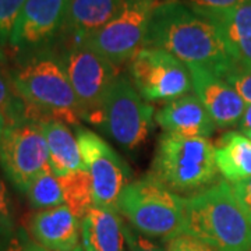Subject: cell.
I'll return each instance as SVG.
<instances>
[{"instance_id":"cell-34","label":"cell","mask_w":251,"mask_h":251,"mask_svg":"<svg viewBox=\"0 0 251 251\" xmlns=\"http://www.w3.org/2000/svg\"><path fill=\"white\" fill-rule=\"evenodd\" d=\"M81 240H82V247H84V251H98L95 247H94V244L90 242V239H87V237L81 236Z\"/></svg>"},{"instance_id":"cell-6","label":"cell","mask_w":251,"mask_h":251,"mask_svg":"<svg viewBox=\"0 0 251 251\" xmlns=\"http://www.w3.org/2000/svg\"><path fill=\"white\" fill-rule=\"evenodd\" d=\"M155 109L135 90L128 75L119 74L91 120L127 151H134L147 141L153 128Z\"/></svg>"},{"instance_id":"cell-17","label":"cell","mask_w":251,"mask_h":251,"mask_svg":"<svg viewBox=\"0 0 251 251\" xmlns=\"http://www.w3.org/2000/svg\"><path fill=\"white\" fill-rule=\"evenodd\" d=\"M125 0H70L62 39L82 41L105 27Z\"/></svg>"},{"instance_id":"cell-32","label":"cell","mask_w":251,"mask_h":251,"mask_svg":"<svg viewBox=\"0 0 251 251\" xmlns=\"http://www.w3.org/2000/svg\"><path fill=\"white\" fill-rule=\"evenodd\" d=\"M0 251H21V242L18 232L11 234L7 239L0 240Z\"/></svg>"},{"instance_id":"cell-5","label":"cell","mask_w":251,"mask_h":251,"mask_svg":"<svg viewBox=\"0 0 251 251\" xmlns=\"http://www.w3.org/2000/svg\"><path fill=\"white\" fill-rule=\"evenodd\" d=\"M117 209L135 230L151 239H172L184 233V198L152 173L131 180L117 201Z\"/></svg>"},{"instance_id":"cell-28","label":"cell","mask_w":251,"mask_h":251,"mask_svg":"<svg viewBox=\"0 0 251 251\" xmlns=\"http://www.w3.org/2000/svg\"><path fill=\"white\" fill-rule=\"evenodd\" d=\"M230 187L237 200V204L240 205L244 215L247 216L251 224V177L230 183Z\"/></svg>"},{"instance_id":"cell-18","label":"cell","mask_w":251,"mask_h":251,"mask_svg":"<svg viewBox=\"0 0 251 251\" xmlns=\"http://www.w3.org/2000/svg\"><path fill=\"white\" fill-rule=\"evenodd\" d=\"M41 125L49 151V165L54 175L60 177L85 169L77 137L69 126L57 119H45Z\"/></svg>"},{"instance_id":"cell-4","label":"cell","mask_w":251,"mask_h":251,"mask_svg":"<svg viewBox=\"0 0 251 251\" xmlns=\"http://www.w3.org/2000/svg\"><path fill=\"white\" fill-rule=\"evenodd\" d=\"M215 147L208 138L163 133L153 153L152 173L176 194H197L216 183Z\"/></svg>"},{"instance_id":"cell-1","label":"cell","mask_w":251,"mask_h":251,"mask_svg":"<svg viewBox=\"0 0 251 251\" xmlns=\"http://www.w3.org/2000/svg\"><path fill=\"white\" fill-rule=\"evenodd\" d=\"M144 48L162 49L188 69H204L219 77L236 64L219 29L177 0L162 1L155 9Z\"/></svg>"},{"instance_id":"cell-23","label":"cell","mask_w":251,"mask_h":251,"mask_svg":"<svg viewBox=\"0 0 251 251\" xmlns=\"http://www.w3.org/2000/svg\"><path fill=\"white\" fill-rule=\"evenodd\" d=\"M0 115L7 119L9 123L21 119H36L32 109L18 95L11 78V69L4 64V59H0Z\"/></svg>"},{"instance_id":"cell-26","label":"cell","mask_w":251,"mask_h":251,"mask_svg":"<svg viewBox=\"0 0 251 251\" xmlns=\"http://www.w3.org/2000/svg\"><path fill=\"white\" fill-rule=\"evenodd\" d=\"M14 234V215L11 209L9 190L3 180L0 179V240Z\"/></svg>"},{"instance_id":"cell-36","label":"cell","mask_w":251,"mask_h":251,"mask_svg":"<svg viewBox=\"0 0 251 251\" xmlns=\"http://www.w3.org/2000/svg\"><path fill=\"white\" fill-rule=\"evenodd\" d=\"M243 134L247 135V137H249V138H250V140H251V130H247V131H243Z\"/></svg>"},{"instance_id":"cell-14","label":"cell","mask_w":251,"mask_h":251,"mask_svg":"<svg viewBox=\"0 0 251 251\" xmlns=\"http://www.w3.org/2000/svg\"><path fill=\"white\" fill-rule=\"evenodd\" d=\"M155 123L163 133L181 137L209 138L216 130L212 117L196 94H186L166 102L155 112Z\"/></svg>"},{"instance_id":"cell-8","label":"cell","mask_w":251,"mask_h":251,"mask_svg":"<svg viewBox=\"0 0 251 251\" xmlns=\"http://www.w3.org/2000/svg\"><path fill=\"white\" fill-rule=\"evenodd\" d=\"M161 3L159 0H125L122 9L105 27L81 42L117 67L130 63L145 46L153 11Z\"/></svg>"},{"instance_id":"cell-12","label":"cell","mask_w":251,"mask_h":251,"mask_svg":"<svg viewBox=\"0 0 251 251\" xmlns=\"http://www.w3.org/2000/svg\"><path fill=\"white\" fill-rule=\"evenodd\" d=\"M70 0H27L14 24L9 48L17 57L52 48L62 36Z\"/></svg>"},{"instance_id":"cell-31","label":"cell","mask_w":251,"mask_h":251,"mask_svg":"<svg viewBox=\"0 0 251 251\" xmlns=\"http://www.w3.org/2000/svg\"><path fill=\"white\" fill-rule=\"evenodd\" d=\"M20 236V242H21V251H49L45 247H42L41 244H38L35 240H32L27 232H24L23 229L17 230Z\"/></svg>"},{"instance_id":"cell-20","label":"cell","mask_w":251,"mask_h":251,"mask_svg":"<svg viewBox=\"0 0 251 251\" xmlns=\"http://www.w3.org/2000/svg\"><path fill=\"white\" fill-rule=\"evenodd\" d=\"M215 161L219 173L229 183L251 177V140L240 131H227L218 138Z\"/></svg>"},{"instance_id":"cell-10","label":"cell","mask_w":251,"mask_h":251,"mask_svg":"<svg viewBox=\"0 0 251 251\" xmlns=\"http://www.w3.org/2000/svg\"><path fill=\"white\" fill-rule=\"evenodd\" d=\"M128 77L148 103L169 102L193 90L187 66L171 53L155 48H143L130 60Z\"/></svg>"},{"instance_id":"cell-3","label":"cell","mask_w":251,"mask_h":251,"mask_svg":"<svg viewBox=\"0 0 251 251\" xmlns=\"http://www.w3.org/2000/svg\"><path fill=\"white\" fill-rule=\"evenodd\" d=\"M214 251H251V224L234 197L230 183L184 198V233Z\"/></svg>"},{"instance_id":"cell-2","label":"cell","mask_w":251,"mask_h":251,"mask_svg":"<svg viewBox=\"0 0 251 251\" xmlns=\"http://www.w3.org/2000/svg\"><path fill=\"white\" fill-rule=\"evenodd\" d=\"M11 78L18 95L39 120L57 119L81 126V108L56 48L17 57Z\"/></svg>"},{"instance_id":"cell-30","label":"cell","mask_w":251,"mask_h":251,"mask_svg":"<svg viewBox=\"0 0 251 251\" xmlns=\"http://www.w3.org/2000/svg\"><path fill=\"white\" fill-rule=\"evenodd\" d=\"M190 6L200 7V9L206 10H219V9H229L240 4L246 0H187Z\"/></svg>"},{"instance_id":"cell-27","label":"cell","mask_w":251,"mask_h":251,"mask_svg":"<svg viewBox=\"0 0 251 251\" xmlns=\"http://www.w3.org/2000/svg\"><path fill=\"white\" fill-rule=\"evenodd\" d=\"M123 230H125L127 251H165L161 244H158L151 237L140 233L131 225H123Z\"/></svg>"},{"instance_id":"cell-25","label":"cell","mask_w":251,"mask_h":251,"mask_svg":"<svg viewBox=\"0 0 251 251\" xmlns=\"http://www.w3.org/2000/svg\"><path fill=\"white\" fill-rule=\"evenodd\" d=\"M234 90L239 92L247 103H251V69L243 67L240 64H234L233 67L222 77Z\"/></svg>"},{"instance_id":"cell-7","label":"cell","mask_w":251,"mask_h":251,"mask_svg":"<svg viewBox=\"0 0 251 251\" xmlns=\"http://www.w3.org/2000/svg\"><path fill=\"white\" fill-rule=\"evenodd\" d=\"M81 108V119L91 123L120 74L117 66L81 41L62 39L56 49Z\"/></svg>"},{"instance_id":"cell-15","label":"cell","mask_w":251,"mask_h":251,"mask_svg":"<svg viewBox=\"0 0 251 251\" xmlns=\"http://www.w3.org/2000/svg\"><path fill=\"white\" fill-rule=\"evenodd\" d=\"M81 224L69 206L62 205L34 214L28 230L32 240L49 251H74L80 246Z\"/></svg>"},{"instance_id":"cell-19","label":"cell","mask_w":251,"mask_h":251,"mask_svg":"<svg viewBox=\"0 0 251 251\" xmlns=\"http://www.w3.org/2000/svg\"><path fill=\"white\" fill-rule=\"evenodd\" d=\"M125 222L116 206H92L81 224V236L98 251H127Z\"/></svg>"},{"instance_id":"cell-11","label":"cell","mask_w":251,"mask_h":251,"mask_svg":"<svg viewBox=\"0 0 251 251\" xmlns=\"http://www.w3.org/2000/svg\"><path fill=\"white\" fill-rule=\"evenodd\" d=\"M74 134L78 141L84 168L92 183L94 206L117 208L119 197L131 177L128 165L94 131L77 126Z\"/></svg>"},{"instance_id":"cell-13","label":"cell","mask_w":251,"mask_h":251,"mask_svg":"<svg viewBox=\"0 0 251 251\" xmlns=\"http://www.w3.org/2000/svg\"><path fill=\"white\" fill-rule=\"evenodd\" d=\"M196 92L206 112L212 117L216 128L239 126L247 108V102L222 77L204 69H188Z\"/></svg>"},{"instance_id":"cell-21","label":"cell","mask_w":251,"mask_h":251,"mask_svg":"<svg viewBox=\"0 0 251 251\" xmlns=\"http://www.w3.org/2000/svg\"><path fill=\"white\" fill-rule=\"evenodd\" d=\"M64 201L66 205L73 211V214L82 221L94 206V193H92V183L88 172L82 171L73 172L66 176H60Z\"/></svg>"},{"instance_id":"cell-37","label":"cell","mask_w":251,"mask_h":251,"mask_svg":"<svg viewBox=\"0 0 251 251\" xmlns=\"http://www.w3.org/2000/svg\"><path fill=\"white\" fill-rule=\"evenodd\" d=\"M74 251H84V247H82V244H81V246H78V247H77V249H75Z\"/></svg>"},{"instance_id":"cell-16","label":"cell","mask_w":251,"mask_h":251,"mask_svg":"<svg viewBox=\"0 0 251 251\" xmlns=\"http://www.w3.org/2000/svg\"><path fill=\"white\" fill-rule=\"evenodd\" d=\"M191 7L219 29L234 62L251 69V0H246L229 9Z\"/></svg>"},{"instance_id":"cell-33","label":"cell","mask_w":251,"mask_h":251,"mask_svg":"<svg viewBox=\"0 0 251 251\" xmlns=\"http://www.w3.org/2000/svg\"><path fill=\"white\" fill-rule=\"evenodd\" d=\"M239 128L243 131H247V130H251V103L247 105L246 108V112L242 117V122L239 123Z\"/></svg>"},{"instance_id":"cell-24","label":"cell","mask_w":251,"mask_h":251,"mask_svg":"<svg viewBox=\"0 0 251 251\" xmlns=\"http://www.w3.org/2000/svg\"><path fill=\"white\" fill-rule=\"evenodd\" d=\"M27 0H0V59L9 48L14 24Z\"/></svg>"},{"instance_id":"cell-29","label":"cell","mask_w":251,"mask_h":251,"mask_svg":"<svg viewBox=\"0 0 251 251\" xmlns=\"http://www.w3.org/2000/svg\"><path fill=\"white\" fill-rule=\"evenodd\" d=\"M166 251H214L209 249L206 244L201 243L197 239L187 236V234H180L177 237L172 239L168 242Z\"/></svg>"},{"instance_id":"cell-35","label":"cell","mask_w":251,"mask_h":251,"mask_svg":"<svg viewBox=\"0 0 251 251\" xmlns=\"http://www.w3.org/2000/svg\"><path fill=\"white\" fill-rule=\"evenodd\" d=\"M7 126H9L7 119L3 116V115H0V141H1V137H3V134H4V131H6Z\"/></svg>"},{"instance_id":"cell-9","label":"cell","mask_w":251,"mask_h":251,"mask_svg":"<svg viewBox=\"0 0 251 251\" xmlns=\"http://www.w3.org/2000/svg\"><path fill=\"white\" fill-rule=\"evenodd\" d=\"M42 120L21 119L9 123L0 141V166L18 191H27L38 175L50 168Z\"/></svg>"},{"instance_id":"cell-22","label":"cell","mask_w":251,"mask_h":251,"mask_svg":"<svg viewBox=\"0 0 251 251\" xmlns=\"http://www.w3.org/2000/svg\"><path fill=\"white\" fill-rule=\"evenodd\" d=\"M25 196L31 206L36 209H49L54 206L66 205L59 176H56L50 168L32 180L25 191Z\"/></svg>"}]
</instances>
